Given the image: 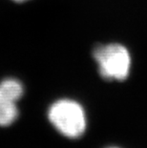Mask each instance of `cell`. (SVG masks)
Wrapping results in <instances>:
<instances>
[{"mask_svg":"<svg viewBox=\"0 0 147 148\" xmlns=\"http://www.w3.org/2000/svg\"><path fill=\"white\" fill-rule=\"evenodd\" d=\"M52 124L68 138H79L86 129V118L82 107L71 99H60L49 110Z\"/></svg>","mask_w":147,"mask_h":148,"instance_id":"2","label":"cell"},{"mask_svg":"<svg viewBox=\"0 0 147 148\" xmlns=\"http://www.w3.org/2000/svg\"><path fill=\"white\" fill-rule=\"evenodd\" d=\"M15 2H24V1H27V0H14Z\"/></svg>","mask_w":147,"mask_h":148,"instance_id":"5","label":"cell"},{"mask_svg":"<svg viewBox=\"0 0 147 148\" xmlns=\"http://www.w3.org/2000/svg\"><path fill=\"white\" fill-rule=\"evenodd\" d=\"M94 58L98 65L99 74L105 79L124 80L129 75L131 56L120 44L98 46L94 50Z\"/></svg>","mask_w":147,"mask_h":148,"instance_id":"1","label":"cell"},{"mask_svg":"<svg viewBox=\"0 0 147 148\" xmlns=\"http://www.w3.org/2000/svg\"><path fill=\"white\" fill-rule=\"evenodd\" d=\"M0 91L7 97L17 101L23 95V86L19 81L14 78H8L0 83Z\"/></svg>","mask_w":147,"mask_h":148,"instance_id":"4","label":"cell"},{"mask_svg":"<svg viewBox=\"0 0 147 148\" xmlns=\"http://www.w3.org/2000/svg\"><path fill=\"white\" fill-rule=\"evenodd\" d=\"M15 102L0 91V126H8L17 119L18 109Z\"/></svg>","mask_w":147,"mask_h":148,"instance_id":"3","label":"cell"},{"mask_svg":"<svg viewBox=\"0 0 147 148\" xmlns=\"http://www.w3.org/2000/svg\"><path fill=\"white\" fill-rule=\"evenodd\" d=\"M111 148H117V147H111Z\"/></svg>","mask_w":147,"mask_h":148,"instance_id":"6","label":"cell"}]
</instances>
